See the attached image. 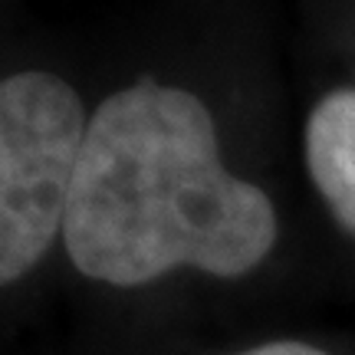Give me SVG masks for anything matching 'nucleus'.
Returning <instances> with one entry per match:
<instances>
[{
    "label": "nucleus",
    "mask_w": 355,
    "mask_h": 355,
    "mask_svg": "<svg viewBox=\"0 0 355 355\" xmlns=\"http://www.w3.org/2000/svg\"><path fill=\"white\" fill-rule=\"evenodd\" d=\"M306 165L329 211L355 234V89L329 92L309 112Z\"/></svg>",
    "instance_id": "obj_3"
},
{
    "label": "nucleus",
    "mask_w": 355,
    "mask_h": 355,
    "mask_svg": "<svg viewBox=\"0 0 355 355\" xmlns=\"http://www.w3.org/2000/svg\"><path fill=\"white\" fill-rule=\"evenodd\" d=\"M76 89L50 73H17L0 86V279H20L63 230L86 145Z\"/></svg>",
    "instance_id": "obj_2"
},
{
    "label": "nucleus",
    "mask_w": 355,
    "mask_h": 355,
    "mask_svg": "<svg viewBox=\"0 0 355 355\" xmlns=\"http://www.w3.org/2000/svg\"><path fill=\"white\" fill-rule=\"evenodd\" d=\"M63 237L73 263L112 286L175 266L243 277L277 241V211L224 168L207 105L145 79L89 119Z\"/></svg>",
    "instance_id": "obj_1"
},
{
    "label": "nucleus",
    "mask_w": 355,
    "mask_h": 355,
    "mask_svg": "<svg viewBox=\"0 0 355 355\" xmlns=\"http://www.w3.org/2000/svg\"><path fill=\"white\" fill-rule=\"evenodd\" d=\"M241 355H326V352H319V349H313V345H306V343H266Z\"/></svg>",
    "instance_id": "obj_4"
}]
</instances>
